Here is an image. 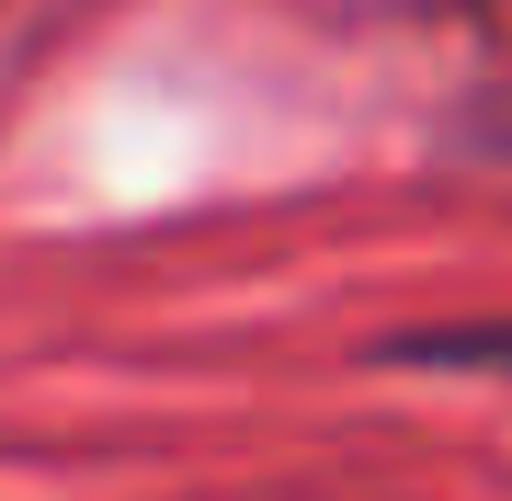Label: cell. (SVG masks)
Masks as SVG:
<instances>
[{
    "instance_id": "cell-1",
    "label": "cell",
    "mask_w": 512,
    "mask_h": 501,
    "mask_svg": "<svg viewBox=\"0 0 512 501\" xmlns=\"http://www.w3.org/2000/svg\"><path fill=\"white\" fill-rule=\"evenodd\" d=\"M387 365H478V376H512V331H410V342H376Z\"/></svg>"
},
{
    "instance_id": "cell-2",
    "label": "cell",
    "mask_w": 512,
    "mask_h": 501,
    "mask_svg": "<svg viewBox=\"0 0 512 501\" xmlns=\"http://www.w3.org/2000/svg\"><path fill=\"white\" fill-rule=\"evenodd\" d=\"M456 149H467V160H512V92H478V103L456 114Z\"/></svg>"
}]
</instances>
